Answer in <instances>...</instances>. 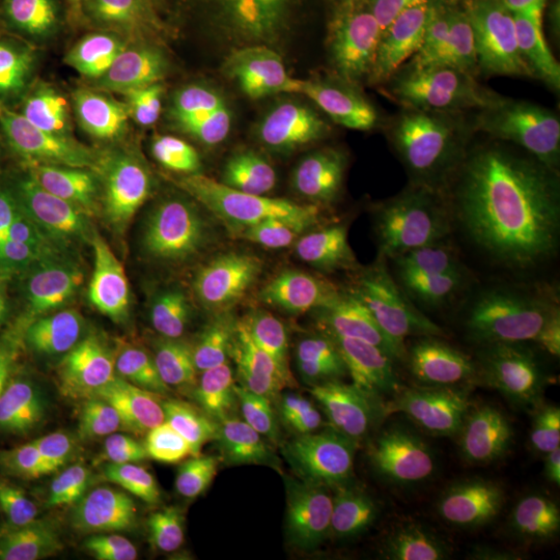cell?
<instances>
[{"label": "cell", "instance_id": "obj_2", "mask_svg": "<svg viewBox=\"0 0 560 560\" xmlns=\"http://www.w3.org/2000/svg\"><path fill=\"white\" fill-rule=\"evenodd\" d=\"M355 370L465 460L560 436V397L471 381L400 347L363 355Z\"/></svg>", "mask_w": 560, "mask_h": 560}, {"label": "cell", "instance_id": "obj_4", "mask_svg": "<svg viewBox=\"0 0 560 560\" xmlns=\"http://www.w3.org/2000/svg\"><path fill=\"white\" fill-rule=\"evenodd\" d=\"M421 38L459 78L494 90L560 80V0H409Z\"/></svg>", "mask_w": 560, "mask_h": 560}, {"label": "cell", "instance_id": "obj_3", "mask_svg": "<svg viewBox=\"0 0 560 560\" xmlns=\"http://www.w3.org/2000/svg\"><path fill=\"white\" fill-rule=\"evenodd\" d=\"M0 249L25 298L62 326L159 337L198 332L194 310L177 295L133 270L83 260L42 226L0 214Z\"/></svg>", "mask_w": 560, "mask_h": 560}, {"label": "cell", "instance_id": "obj_5", "mask_svg": "<svg viewBox=\"0 0 560 560\" xmlns=\"http://www.w3.org/2000/svg\"><path fill=\"white\" fill-rule=\"evenodd\" d=\"M38 411L81 459L120 481L164 480L179 467L173 425L90 381L62 353L36 372Z\"/></svg>", "mask_w": 560, "mask_h": 560}, {"label": "cell", "instance_id": "obj_12", "mask_svg": "<svg viewBox=\"0 0 560 560\" xmlns=\"http://www.w3.org/2000/svg\"><path fill=\"white\" fill-rule=\"evenodd\" d=\"M254 85L219 65L180 67L141 98L129 122L175 156L196 159L219 140Z\"/></svg>", "mask_w": 560, "mask_h": 560}, {"label": "cell", "instance_id": "obj_16", "mask_svg": "<svg viewBox=\"0 0 560 560\" xmlns=\"http://www.w3.org/2000/svg\"><path fill=\"white\" fill-rule=\"evenodd\" d=\"M453 210L434 180L407 171H381L349 189L340 231L363 258Z\"/></svg>", "mask_w": 560, "mask_h": 560}, {"label": "cell", "instance_id": "obj_15", "mask_svg": "<svg viewBox=\"0 0 560 560\" xmlns=\"http://www.w3.org/2000/svg\"><path fill=\"white\" fill-rule=\"evenodd\" d=\"M11 21L34 57L69 73H94L117 50L110 0H13Z\"/></svg>", "mask_w": 560, "mask_h": 560}, {"label": "cell", "instance_id": "obj_18", "mask_svg": "<svg viewBox=\"0 0 560 560\" xmlns=\"http://www.w3.org/2000/svg\"><path fill=\"white\" fill-rule=\"evenodd\" d=\"M525 523L497 506L455 504L405 534L388 560H515Z\"/></svg>", "mask_w": 560, "mask_h": 560}, {"label": "cell", "instance_id": "obj_28", "mask_svg": "<svg viewBox=\"0 0 560 560\" xmlns=\"http://www.w3.org/2000/svg\"><path fill=\"white\" fill-rule=\"evenodd\" d=\"M136 2H138V7H140V11L145 18H156V15L164 13L168 0H136Z\"/></svg>", "mask_w": 560, "mask_h": 560}, {"label": "cell", "instance_id": "obj_26", "mask_svg": "<svg viewBox=\"0 0 560 560\" xmlns=\"http://www.w3.org/2000/svg\"><path fill=\"white\" fill-rule=\"evenodd\" d=\"M515 272L534 298L560 305V208L521 243Z\"/></svg>", "mask_w": 560, "mask_h": 560}, {"label": "cell", "instance_id": "obj_10", "mask_svg": "<svg viewBox=\"0 0 560 560\" xmlns=\"http://www.w3.org/2000/svg\"><path fill=\"white\" fill-rule=\"evenodd\" d=\"M60 353L90 381L180 428L194 416L196 363L175 337L62 326Z\"/></svg>", "mask_w": 560, "mask_h": 560}, {"label": "cell", "instance_id": "obj_11", "mask_svg": "<svg viewBox=\"0 0 560 560\" xmlns=\"http://www.w3.org/2000/svg\"><path fill=\"white\" fill-rule=\"evenodd\" d=\"M148 221L164 258L189 277L224 280L252 260L258 222L208 187L162 177L145 189Z\"/></svg>", "mask_w": 560, "mask_h": 560}, {"label": "cell", "instance_id": "obj_7", "mask_svg": "<svg viewBox=\"0 0 560 560\" xmlns=\"http://www.w3.org/2000/svg\"><path fill=\"white\" fill-rule=\"evenodd\" d=\"M444 141L506 200L560 187V110L534 90H497L463 104Z\"/></svg>", "mask_w": 560, "mask_h": 560}, {"label": "cell", "instance_id": "obj_23", "mask_svg": "<svg viewBox=\"0 0 560 560\" xmlns=\"http://www.w3.org/2000/svg\"><path fill=\"white\" fill-rule=\"evenodd\" d=\"M183 481L189 502V538L180 560H256L243 525L214 483L191 465Z\"/></svg>", "mask_w": 560, "mask_h": 560}, {"label": "cell", "instance_id": "obj_19", "mask_svg": "<svg viewBox=\"0 0 560 560\" xmlns=\"http://www.w3.org/2000/svg\"><path fill=\"white\" fill-rule=\"evenodd\" d=\"M303 305L310 318L335 339L397 347L402 324L393 300L370 280L340 270H316L303 284Z\"/></svg>", "mask_w": 560, "mask_h": 560}, {"label": "cell", "instance_id": "obj_20", "mask_svg": "<svg viewBox=\"0 0 560 560\" xmlns=\"http://www.w3.org/2000/svg\"><path fill=\"white\" fill-rule=\"evenodd\" d=\"M326 180L324 168L316 164L247 187L258 231L282 252L310 247L320 233Z\"/></svg>", "mask_w": 560, "mask_h": 560}, {"label": "cell", "instance_id": "obj_1", "mask_svg": "<svg viewBox=\"0 0 560 560\" xmlns=\"http://www.w3.org/2000/svg\"><path fill=\"white\" fill-rule=\"evenodd\" d=\"M420 463L397 420L378 402H324L293 442L287 494L307 520L363 525L381 520L418 483Z\"/></svg>", "mask_w": 560, "mask_h": 560}, {"label": "cell", "instance_id": "obj_13", "mask_svg": "<svg viewBox=\"0 0 560 560\" xmlns=\"http://www.w3.org/2000/svg\"><path fill=\"white\" fill-rule=\"evenodd\" d=\"M552 342L536 322L506 301H483L453 322L442 365L465 378L529 390L548 378Z\"/></svg>", "mask_w": 560, "mask_h": 560}, {"label": "cell", "instance_id": "obj_27", "mask_svg": "<svg viewBox=\"0 0 560 560\" xmlns=\"http://www.w3.org/2000/svg\"><path fill=\"white\" fill-rule=\"evenodd\" d=\"M40 421L38 407L20 388L0 382V481L15 478L21 451Z\"/></svg>", "mask_w": 560, "mask_h": 560}, {"label": "cell", "instance_id": "obj_17", "mask_svg": "<svg viewBox=\"0 0 560 560\" xmlns=\"http://www.w3.org/2000/svg\"><path fill=\"white\" fill-rule=\"evenodd\" d=\"M69 131L62 102L0 83V189H32L57 166Z\"/></svg>", "mask_w": 560, "mask_h": 560}, {"label": "cell", "instance_id": "obj_29", "mask_svg": "<svg viewBox=\"0 0 560 560\" xmlns=\"http://www.w3.org/2000/svg\"><path fill=\"white\" fill-rule=\"evenodd\" d=\"M544 560H560V546L555 550V552H550V555H548Z\"/></svg>", "mask_w": 560, "mask_h": 560}, {"label": "cell", "instance_id": "obj_21", "mask_svg": "<svg viewBox=\"0 0 560 560\" xmlns=\"http://www.w3.org/2000/svg\"><path fill=\"white\" fill-rule=\"evenodd\" d=\"M463 247V222L453 210L361 260L411 291H434L457 272Z\"/></svg>", "mask_w": 560, "mask_h": 560}, {"label": "cell", "instance_id": "obj_6", "mask_svg": "<svg viewBox=\"0 0 560 560\" xmlns=\"http://www.w3.org/2000/svg\"><path fill=\"white\" fill-rule=\"evenodd\" d=\"M303 382L293 335L268 314L240 312L224 322L210 363V423L226 453L249 455Z\"/></svg>", "mask_w": 560, "mask_h": 560}, {"label": "cell", "instance_id": "obj_9", "mask_svg": "<svg viewBox=\"0 0 560 560\" xmlns=\"http://www.w3.org/2000/svg\"><path fill=\"white\" fill-rule=\"evenodd\" d=\"M180 36L275 85L318 78L328 52L303 0H168Z\"/></svg>", "mask_w": 560, "mask_h": 560}, {"label": "cell", "instance_id": "obj_24", "mask_svg": "<svg viewBox=\"0 0 560 560\" xmlns=\"http://www.w3.org/2000/svg\"><path fill=\"white\" fill-rule=\"evenodd\" d=\"M55 560H166V548L145 527L104 509L75 523Z\"/></svg>", "mask_w": 560, "mask_h": 560}, {"label": "cell", "instance_id": "obj_14", "mask_svg": "<svg viewBox=\"0 0 560 560\" xmlns=\"http://www.w3.org/2000/svg\"><path fill=\"white\" fill-rule=\"evenodd\" d=\"M42 229L83 260L131 270L140 258L136 203L96 171H81L60 187Z\"/></svg>", "mask_w": 560, "mask_h": 560}, {"label": "cell", "instance_id": "obj_25", "mask_svg": "<svg viewBox=\"0 0 560 560\" xmlns=\"http://www.w3.org/2000/svg\"><path fill=\"white\" fill-rule=\"evenodd\" d=\"M483 478L540 499H560V436L525 442L471 460Z\"/></svg>", "mask_w": 560, "mask_h": 560}, {"label": "cell", "instance_id": "obj_8", "mask_svg": "<svg viewBox=\"0 0 560 560\" xmlns=\"http://www.w3.org/2000/svg\"><path fill=\"white\" fill-rule=\"evenodd\" d=\"M337 141V120L303 85H275L252 94L194 161V175L252 187L320 164Z\"/></svg>", "mask_w": 560, "mask_h": 560}, {"label": "cell", "instance_id": "obj_22", "mask_svg": "<svg viewBox=\"0 0 560 560\" xmlns=\"http://www.w3.org/2000/svg\"><path fill=\"white\" fill-rule=\"evenodd\" d=\"M104 509V501L83 499L34 481H0V534L11 538H48Z\"/></svg>", "mask_w": 560, "mask_h": 560}]
</instances>
